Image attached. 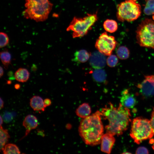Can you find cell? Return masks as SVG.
Segmentation results:
<instances>
[{
	"mask_svg": "<svg viewBox=\"0 0 154 154\" xmlns=\"http://www.w3.org/2000/svg\"><path fill=\"white\" fill-rule=\"evenodd\" d=\"M100 112L102 116L108 121V124L105 127L106 133L119 135L127 129L131 121L129 109L123 107L120 103L118 107H116L110 103Z\"/></svg>",
	"mask_w": 154,
	"mask_h": 154,
	"instance_id": "cell-1",
	"label": "cell"
},
{
	"mask_svg": "<svg viewBox=\"0 0 154 154\" xmlns=\"http://www.w3.org/2000/svg\"><path fill=\"white\" fill-rule=\"evenodd\" d=\"M100 111H97L83 118L80 122L79 131L80 136L87 145L94 146L99 144L104 134V127Z\"/></svg>",
	"mask_w": 154,
	"mask_h": 154,
	"instance_id": "cell-2",
	"label": "cell"
},
{
	"mask_svg": "<svg viewBox=\"0 0 154 154\" xmlns=\"http://www.w3.org/2000/svg\"><path fill=\"white\" fill-rule=\"evenodd\" d=\"M26 9L23 12L24 18L37 22L43 21L48 18L53 6L49 0H25Z\"/></svg>",
	"mask_w": 154,
	"mask_h": 154,
	"instance_id": "cell-3",
	"label": "cell"
},
{
	"mask_svg": "<svg viewBox=\"0 0 154 154\" xmlns=\"http://www.w3.org/2000/svg\"><path fill=\"white\" fill-rule=\"evenodd\" d=\"M97 12L88 13L82 18L74 17L66 29L68 31L72 32L73 38L82 37L86 35L98 21Z\"/></svg>",
	"mask_w": 154,
	"mask_h": 154,
	"instance_id": "cell-4",
	"label": "cell"
},
{
	"mask_svg": "<svg viewBox=\"0 0 154 154\" xmlns=\"http://www.w3.org/2000/svg\"><path fill=\"white\" fill-rule=\"evenodd\" d=\"M130 135L134 142L138 144L144 140L151 139L154 134L150 120L140 117L134 119Z\"/></svg>",
	"mask_w": 154,
	"mask_h": 154,
	"instance_id": "cell-5",
	"label": "cell"
},
{
	"mask_svg": "<svg viewBox=\"0 0 154 154\" xmlns=\"http://www.w3.org/2000/svg\"><path fill=\"white\" fill-rule=\"evenodd\" d=\"M137 43L141 46L154 49V20L145 18L136 31Z\"/></svg>",
	"mask_w": 154,
	"mask_h": 154,
	"instance_id": "cell-6",
	"label": "cell"
},
{
	"mask_svg": "<svg viewBox=\"0 0 154 154\" xmlns=\"http://www.w3.org/2000/svg\"><path fill=\"white\" fill-rule=\"evenodd\" d=\"M137 0H125L117 5L116 17L120 22H131L141 15V8Z\"/></svg>",
	"mask_w": 154,
	"mask_h": 154,
	"instance_id": "cell-7",
	"label": "cell"
},
{
	"mask_svg": "<svg viewBox=\"0 0 154 154\" xmlns=\"http://www.w3.org/2000/svg\"><path fill=\"white\" fill-rule=\"evenodd\" d=\"M117 44L114 37L109 35L105 32L96 40L95 46L100 52L105 55L109 56L112 54Z\"/></svg>",
	"mask_w": 154,
	"mask_h": 154,
	"instance_id": "cell-8",
	"label": "cell"
},
{
	"mask_svg": "<svg viewBox=\"0 0 154 154\" xmlns=\"http://www.w3.org/2000/svg\"><path fill=\"white\" fill-rule=\"evenodd\" d=\"M137 86L144 98L152 97L154 95V75H144V79Z\"/></svg>",
	"mask_w": 154,
	"mask_h": 154,
	"instance_id": "cell-9",
	"label": "cell"
},
{
	"mask_svg": "<svg viewBox=\"0 0 154 154\" xmlns=\"http://www.w3.org/2000/svg\"><path fill=\"white\" fill-rule=\"evenodd\" d=\"M106 63L105 55L99 51L94 52L90 56V64L95 69H102L105 66Z\"/></svg>",
	"mask_w": 154,
	"mask_h": 154,
	"instance_id": "cell-10",
	"label": "cell"
},
{
	"mask_svg": "<svg viewBox=\"0 0 154 154\" xmlns=\"http://www.w3.org/2000/svg\"><path fill=\"white\" fill-rule=\"evenodd\" d=\"M120 102V103L123 107L129 109L133 108L137 102L134 95L127 89L122 92Z\"/></svg>",
	"mask_w": 154,
	"mask_h": 154,
	"instance_id": "cell-11",
	"label": "cell"
},
{
	"mask_svg": "<svg viewBox=\"0 0 154 154\" xmlns=\"http://www.w3.org/2000/svg\"><path fill=\"white\" fill-rule=\"evenodd\" d=\"M114 136L107 133L103 134L101 142V150L102 151L108 154L111 153L115 141Z\"/></svg>",
	"mask_w": 154,
	"mask_h": 154,
	"instance_id": "cell-12",
	"label": "cell"
},
{
	"mask_svg": "<svg viewBox=\"0 0 154 154\" xmlns=\"http://www.w3.org/2000/svg\"><path fill=\"white\" fill-rule=\"evenodd\" d=\"M23 125L26 129V131L25 135L22 139L27 135L31 130L37 127L38 125L37 118L33 115H28L25 118Z\"/></svg>",
	"mask_w": 154,
	"mask_h": 154,
	"instance_id": "cell-13",
	"label": "cell"
},
{
	"mask_svg": "<svg viewBox=\"0 0 154 154\" xmlns=\"http://www.w3.org/2000/svg\"><path fill=\"white\" fill-rule=\"evenodd\" d=\"M30 106L35 111L43 112L46 108L42 99L38 96H33L30 100Z\"/></svg>",
	"mask_w": 154,
	"mask_h": 154,
	"instance_id": "cell-14",
	"label": "cell"
},
{
	"mask_svg": "<svg viewBox=\"0 0 154 154\" xmlns=\"http://www.w3.org/2000/svg\"><path fill=\"white\" fill-rule=\"evenodd\" d=\"M30 75V73L27 69L21 68L16 71L14 74V77L18 81L25 82L29 80Z\"/></svg>",
	"mask_w": 154,
	"mask_h": 154,
	"instance_id": "cell-15",
	"label": "cell"
},
{
	"mask_svg": "<svg viewBox=\"0 0 154 154\" xmlns=\"http://www.w3.org/2000/svg\"><path fill=\"white\" fill-rule=\"evenodd\" d=\"M91 113L90 106L87 103H84L80 105L76 111V115L79 117L83 118L89 116Z\"/></svg>",
	"mask_w": 154,
	"mask_h": 154,
	"instance_id": "cell-16",
	"label": "cell"
},
{
	"mask_svg": "<svg viewBox=\"0 0 154 154\" xmlns=\"http://www.w3.org/2000/svg\"><path fill=\"white\" fill-rule=\"evenodd\" d=\"M89 53L85 50H81L76 51L74 54V60L75 61L79 63H84L90 58Z\"/></svg>",
	"mask_w": 154,
	"mask_h": 154,
	"instance_id": "cell-17",
	"label": "cell"
},
{
	"mask_svg": "<svg viewBox=\"0 0 154 154\" xmlns=\"http://www.w3.org/2000/svg\"><path fill=\"white\" fill-rule=\"evenodd\" d=\"M103 26L106 31L111 33L115 32L118 29L117 22L112 19H106L104 22Z\"/></svg>",
	"mask_w": 154,
	"mask_h": 154,
	"instance_id": "cell-18",
	"label": "cell"
},
{
	"mask_svg": "<svg viewBox=\"0 0 154 154\" xmlns=\"http://www.w3.org/2000/svg\"><path fill=\"white\" fill-rule=\"evenodd\" d=\"M0 59L4 68L7 69L11 63V55L8 50L5 49L0 53Z\"/></svg>",
	"mask_w": 154,
	"mask_h": 154,
	"instance_id": "cell-19",
	"label": "cell"
},
{
	"mask_svg": "<svg viewBox=\"0 0 154 154\" xmlns=\"http://www.w3.org/2000/svg\"><path fill=\"white\" fill-rule=\"evenodd\" d=\"M92 76L94 79L98 82L105 81L107 76L105 71L102 69H95L93 72Z\"/></svg>",
	"mask_w": 154,
	"mask_h": 154,
	"instance_id": "cell-20",
	"label": "cell"
},
{
	"mask_svg": "<svg viewBox=\"0 0 154 154\" xmlns=\"http://www.w3.org/2000/svg\"><path fill=\"white\" fill-rule=\"evenodd\" d=\"M0 150L3 151L5 144L10 138V136L7 130L4 129L1 125H0Z\"/></svg>",
	"mask_w": 154,
	"mask_h": 154,
	"instance_id": "cell-21",
	"label": "cell"
},
{
	"mask_svg": "<svg viewBox=\"0 0 154 154\" xmlns=\"http://www.w3.org/2000/svg\"><path fill=\"white\" fill-rule=\"evenodd\" d=\"M116 53L117 56L119 59L125 60L129 56L130 51L127 47L121 46L117 49Z\"/></svg>",
	"mask_w": 154,
	"mask_h": 154,
	"instance_id": "cell-22",
	"label": "cell"
},
{
	"mask_svg": "<svg viewBox=\"0 0 154 154\" xmlns=\"http://www.w3.org/2000/svg\"><path fill=\"white\" fill-rule=\"evenodd\" d=\"M3 151L4 154H16L21 153L18 147L13 143H8L5 145Z\"/></svg>",
	"mask_w": 154,
	"mask_h": 154,
	"instance_id": "cell-23",
	"label": "cell"
},
{
	"mask_svg": "<svg viewBox=\"0 0 154 154\" xmlns=\"http://www.w3.org/2000/svg\"><path fill=\"white\" fill-rule=\"evenodd\" d=\"M145 1L143 9L144 14L154 17V0H145Z\"/></svg>",
	"mask_w": 154,
	"mask_h": 154,
	"instance_id": "cell-24",
	"label": "cell"
},
{
	"mask_svg": "<svg viewBox=\"0 0 154 154\" xmlns=\"http://www.w3.org/2000/svg\"><path fill=\"white\" fill-rule=\"evenodd\" d=\"M117 56L115 55H111L106 60V63L108 66L110 67H115L118 62Z\"/></svg>",
	"mask_w": 154,
	"mask_h": 154,
	"instance_id": "cell-25",
	"label": "cell"
},
{
	"mask_svg": "<svg viewBox=\"0 0 154 154\" xmlns=\"http://www.w3.org/2000/svg\"><path fill=\"white\" fill-rule=\"evenodd\" d=\"M0 47L3 48L9 43V39L7 35L3 32L0 33Z\"/></svg>",
	"mask_w": 154,
	"mask_h": 154,
	"instance_id": "cell-26",
	"label": "cell"
},
{
	"mask_svg": "<svg viewBox=\"0 0 154 154\" xmlns=\"http://www.w3.org/2000/svg\"><path fill=\"white\" fill-rule=\"evenodd\" d=\"M4 121L6 123L11 121L13 119V116L11 113L7 112L4 113L2 116Z\"/></svg>",
	"mask_w": 154,
	"mask_h": 154,
	"instance_id": "cell-27",
	"label": "cell"
},
{
	"mask_svg": "<svg viewBox=\"0 0 154 154\" xmlns=\"http://www.w3.org/2000/svg\"><path fill=\"white\" fill-rule=\"evenodd\" d=\"M136 154H148L149 151L147 148L144 147H140L138 148L136 151Z\"/></svg>",
	"mask_w": 154,
	"mask_h": 154,
	"instance_id": "cell-28",
	"label": "cell"
},
{
	"mask_svg": "<svg viewBox=\"0 0 154 154\" xmlns=\"http://www.w3.org/2000/svg\"><path fill=\"white\" fill-rule=\"evenodd\" d=\"M150 121L154 134V108L151 113Z\"/></svg>",
	"mask_w": 154,
	"mask_h": 154,
	"instance_id": "cell-29",
	"label": "cell"
},
{
	"mask_svg": "<svg viewBox=\"0 0 154 154\" xmlns=\"http://www.w3.org/2000/svg\"><path fill=\"white\" fill-rule=\"evenodd\" d=\"M44 105L45 107L50 106L51 104V100L48 98H46L44 100Z\"/></svg>",
	"mask_w": 154,
	"mask_h": 154,
	"instance_id": "cell-30",
	"label": "cell"
},
{
	"mask_svg": "<svg viewBox=\"0 0 154 154\" xmlns=\"http://www.w3.org/2000/svg\"><path fill=\"white\" fill-rule=\"evenodd\" d=\"M37 134L39 135L42 136L43 137H44L45 136L43 131H42L41 130H39L38 131Z\"/></svg>",
	"mask_w": 154,
	"mask_h": 154,
	"instance_id": "cell-31",
	"label": "cell"
},
{
	"mask_svg": "<svg viewBox=\"0 0 154 154\" xmlns=\"http://www.w3.org/2000/svg\"><path fill=\"white\" fill-rule=\"evenodd\" d=\"M4 74V71L3 68L1 66L0 67V77H1L3 76Z\"/></svg>",
	"mask_w": 154,
	"mask_h": 154,
	"instance_id": "cell-32",
	"label": "cell"
},
{
	"mask_svg": "<svg viewBox=\"0 0 154 154\" xmlns=\"http://www.w3.org/2000/svg\"><path fill=\"white\" fill-rule=\"evenodd\" d=\"M0 109H2L4 107V102L3 100L0 98Z\"/></svg>",
	"mask_w": 154,
	"mask_h": 154,
	"instance_id": "cell-33",
	"label": "cell"
},
{
	"mask_svg": "<svg viewBox=\"0 0 154 154\" xmlns=\"http://www.w3.org/2000/svg\"><path fill=\"white\" fill-rule=\"evenodd\" d=\"M15 88L16 90L19 89L21 87V85L19 84H16L14 85Z\"/></svg>",
	"mask_w": 154,
	"mask_h": 154,
	"instance_id": "cell-34",
	"label": "cell"
},
{
	"mask_svg": "<svg viewBox=\"0 0 154 154\" xmlns=\"http://www.w3.org/2000/svg\"><path fill=\"white\" fill-rule=\"evenodd\" d=\"M3 123V118L1 116H0V125H1Z\"/></svg>",
	"mask_w": 154,
	"mask_h": 154,
	"instance_id": "cell-35",
	"label": "cell"
},
{
	"mask_svg": "<svg viewBox=\"0 0 154 154\" xmlns=\"http://www.w3.org/2000/svg\"><path fill=\"white\" fill-rule=\"evenodd\" d=\"M12 83V82L10 80H8L7 81V84H11Z\"/></svg>",
	"mask_w": 154,
	"mask_h": 154,
	"instance_id": "cell-36",
	"label": "cell"
},
{
	"mask_svg": "<svg viewBox=\"0 0 154 154\" xmlns=\"http://www.w3.org/2000/svg\"><path fill=\"white\" fill-rule=\"evenodd\" d=\"M123 153V154H126V153L130 154V153H130L127 152V153H126V152Z\"/></svg>",
	"mask_w": 154,
	"mask_h": 154,
	"instance_id": "cell-37",
	"label": "cell"
},
{
	"mask_svg": "<svg viewBox=\"0 0 154 154\" xmlns=\"http://www.w3.org/2000/svg\"><path fill=\"white\" fill-rule=\"evenodd\" d=\"M152 148L153 149V150H154V143L153 144V146H152Z\"/></svg>",
	"mask_w": 154,
	"mask_h": 154,
	"instance_id": "cell-38",
	"label": "cell"
}]
</instances>
